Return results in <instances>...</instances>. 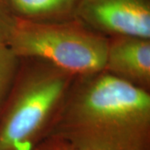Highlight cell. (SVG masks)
I'll return each mask as SVG.
<instances>
[{"instance_id": "3", "label": "cell", "mask_w": 150, "mask_h": 150, "mask_svg": "<svg viewBox=\"0 0 150 150\" xmlns=\"http://www.w3.org/2000/svg\"><path fill=\"white\" fill-rule=\"evenodd\" d=\"M8 44L19 59H40L77 78L103 70L108 37L75 18L50 23L17 18Z\"/></svg>"}, {"instance_id": "8", "label": "cell", "mask_w": 150, "mask_h": 150, "mask_svg": "<svg viewBox=\"0 0 150 150\" xmlns=\"http://www.w3.org/2000/svg\"><path fill=\"white\" fill-rule=\"evenodd\" d=\"M17 18L4 0H0V40L8 43L16 25Z\"/></svg>"}, {"instance_id": "6", "label": "cell", "mask_w": 150, "mask_h": 150, "mask_svg": "<svg viewBox=\"0 0 150 150\" xmlns=\"http://www.w3.org/2000/svg\"><path fill=\"white\" fill-rule=\"evenodd\" d=\"M79 0H4L18 19L38 23L74 18Z\"/></svg>"}, {"instance_id": "4", "label": "cell", "mask_w": 150, "mask_h": 150, "mask_svg": "<svg viewBox=\"0 0 150 150\" xmlns=\"http://www.w3.org/2000/svg\"><path fill=\"white\" fill-rule=\"evenodd\" d=\"M74 18L106 37L150 39V0H79Z\"/></svg>"}, {"instance_id": "2", "label": "cell", "mask_w": 150, "mask_h": 150, "mask_svg": "<svg viewBox=\"0 0 150 150\" xmlns=\"http://www.w3.org/2000/svg\"><path fill=\"white\" fill-rule=\"evenodd\" d=\"M74 79L48 62L21 59L0 109V150H34L48 138Z\"/></svg>"}, {"instance_id": "5", "label": "cell", "mask_w": 150, "mask_h": 150, "mask_svg": "<svg viewBox=\"0 0 150 150\" xmlns=\"http://www.w3.org/2000/svg\"><path fill=\"white\" fill-rule=\"evenodd\" d=\"M150 92V39L134 36L108 37L103 70Z\"/></svg>"}, {"instance_id": "1", "label": "cell", "mask_w": 150, "mask_h": 150, "mask_svg": "<svg viewBox=\"0 0 150 150\" xmlns=\"http://www.w3.org/2000/svg\"><path fill=\"white\" fill-rule=\"evenodd\" d=\"M49 136L88 150H150V92L104 71L77 77Z\"/></svg>"}, {"instance_id": "7", "label": "cell", "mask_w": 150, "mask_h": 150, "mask_svg": "<svg viewBox=\"0 0 150 150\" xmlns=\"http://www.w3.org/2000/svg\"><path fill=\"white\" fill-rule=\"evenodd\" d=\"M20 63L21 59L8 43L0 40V109L15 80Z\"/></svg>"}, {"instance_id": "9", "label": "cell", "mask_w": 150, "mask_h": 150, "mask_svg": "<svg viewBox=\"0 0 150 150\" xmlns=\"http://www.w3.org/2000/svg\"><path fill=\"white\" fill-rule=\"evenodd\" d=\"M34 150H88L62 138L49 136L43 140Z\"/></svg>"}]
</instances>
